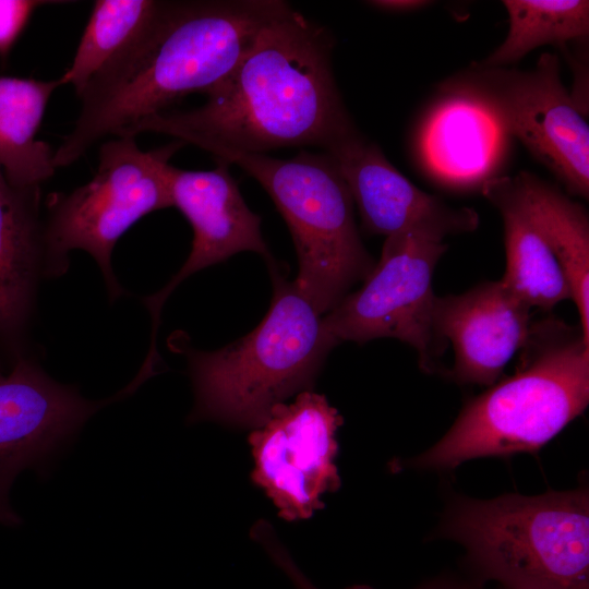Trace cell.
I'll return each instance as SVG.
<instances>
[{"mask_svg": "<svg viewBox=\"0 0 589 589\" xmlns=\"http://www.w3.org/2000/svg\"><path fill=\"white\" fill-rule=\"evenodd\" d=\"M332 50L329 32L290 7L262 27L203 105L152 115L120 136L161 133L208 153L325 149L354 127L334 79Z\"/></svg>", "mask_w": 589, "mask_h": 589, "instance_id": "obj_1", "label": "cell"}, {"mask_svg": "<svg viewBox=\"0 0 589 589\" xmlns=\"http://www.w3.org/2000/svg\"><path fill=\"white\" fill-rule=\"evenodd\" d=\"M290 7L280 0L169 1L149 34L79 96L81 110L55 151L56 167L72 165L97 142L120 136L189 94H205L235 70L262 27Z\"/></svg>", "mask_w": 589, "mask_h": 589, "instance_id": "obj_2", "label": "cell"}, {"mask_svg": "<svg viewBox=\"0 0 589 589\" xmlns=\"http://www.w3.org/2000/svg\"><path fill=\"white\" fill-rule=\"evenodd\" d=\"M516 372L470 400L446 434L412 459L450 470L480 457L541 448L589 402V340L563 320L533 321Z\"/></svg>", "mask_w": 589, "mask_h": 589, "instance_id": "obj_3", "label": "cell"}, {"mask_svg": "<svg viewBox=\"0 0 589 589\" xmlns=\"http://www.w3.org/2000/svg\"><path fill=\"white\" fill-rule=\"evenodd\" d=\"M271 306L245 336L215 351H191L193 420L259 426L273 407L309 390L335 347L323 316L296 284L269 266Z\"/></svg>", "mask_w": 589, "mask_h": 589, "instance_id": "obj_4", "label": "cell"}, {"mask_svg": "<svg viewBox=\"0 0 589 589\" xmlns=\"http://www.w3.org/2000/svg\"><path fill=\"white\" fill-rule=\"evenodd\" d=\"M441 533L461 543L474 569L507 589H589L586 489L458 498Z\"/></svg>", "mask_w": 589, "mask_h": 589, "instance_id": "obj_5", "label": "cell"}, {"mask_svg": "<svg viewBox=\"0 0 589 589\" xmlns=\"http://www.w3.org/2000/svg\"><path fill=\"white\" fill-rule=\"evenodd\" d=\"M209 153L240 167L269 194L298 256L293 283L321 315L370 275L375 262L362 243L353 200L329 155L302 151L280 159L231 148Z\"/></svg>", "mask_w": 589, "mask_h": 589, "instance_id": "obj_6", "label": "cell"}, {"mask_svg": "<svg viewBox=\"0 0 589 589\" xmlns=\"http://www.w3.org/2000/svg\"><path fill=\"white\" fill-rule=\"evenodd\" d=\"M182 145L176 140L144 152L135 136L105 141L92 180L67 194L52 193L47 200L44 273L64 274L69 252L84 250L100 267L111 299L118 298L123 290L112 272V250L139 219L172 206L166 168Z\"/></svg>", "mask_w": 589, "mask_h": 589, "instance_id": "obj_7", "label": "cell"}, {"mask_svg": "<svg viewBox=\"0 0 589 589\" xmlns=\"http://www.w3.org/2000/svg\"><path fill=\"white\" fill-rule=\"evenodd\" d=\"M500 133L514 136L575 196H589V125L563 84L560 61L545 52L532 70L473 64L448 84Z\"/></svg>", "mask_w": 589, "mask_h": 589, "instance_id": "obj_8", "label": "cell"}, {"mask_svg": "<svg viewBox=\"0 0 589 589\" xmlns=\"http://www.w3.org/2000/svg\"><path fill=\"white\" fill-rule=\"evenodd\" d=\"M446 250L443 240L418 231L386 237L363 285L323 315L334 345L395 338L414 348L424 372L436 371L448 344L436 332L432 279Z\"/></svg>", "mask_w": 589, "mask_h": 589, "instance_id": "obj_9", "label": "cell"}, {"mask_svg": "<svg viewBox=\"0 0 589 589\" xmlns=\"http://www.w3.org/2000/svg\"><path fill=\"white\" fill-rule=\"evenodd\" d=\"M342 423L323 395L310 390L273 407L249 436L252 479L286 520L309 518L339 488L336 432Z\"/></svg>", "mask_w": 589, "mask_h": 589, "instance_id": "obj_10", "label": "cell"}, {"mask_svg": "<svg viewBox=\"0 0 589 589\" xmlns=\"http://www.w3.org/2000/svg\"><path fill=\"white\" fill-rule=\"evenodd\" d=\"M140 385L133 380L109 399L93 401L52 380L27 357L17 354L9 371L0 369V525L22 521L9 501L16 477L41 469L92 414Z\"/></svg>", "mask_w": 589, "mask_h": 589, "instance_id": "obj_11", "label": "cell"}, {"mask_svg": "<svg viewBox=\"0 0 589 589\" xmlns=\"http://www.w3.org/2000/svg\"><path fill=\"white\" fill-rule=\"evenodd\" d=\"M329 155L358 206L369 233L389 237L405 231L444 240L474 231L479 214L470 207H454L406 178L382 149L351 128L333 141Z\"/></svg>", "mask_w": 589, "mask_h": 589, "instance_id": "obj_12", "label": "cell"}, {"mask_svg": "<svg viewBox=\"0 0 589 589\" xmlns=\"http://www.w3.org/2000/svg\"><path fill=\"white\" fill-rule=\"evenodd\" d=\"M172 206L192 226L191 252L179 272L156 293L144 299L153 321L148 357H158L156 332L160 310L171 292L189 276L230 256L252 251L274 264L261 231V217L244 202L229 172V164L218 160L209 170H185L168 164L166 168Z\"/></svg>", "mask_w": 589, "mask_h": 589, "instance_id": "obj_13", "label": "cell"}, {"mask_svg": "<svg viewBox=\"0 0 589 589\" xmlns=\"http://www.w3.org/2000/svg\"><path fill=\"white\" fill-rule=\"evenodd\" d=\"M434 323L454 350L452 377L460 384L491 386L526 345L533 320L531 308L500 279L436 297Z\"/></svg>", "mask_w": 589, "mask_h": 589, "instance_id": "obj_14", "label": "cell"}, {"mask_svg": "<svg viewBox=\"0 0 589 589\" xmlns=\"http://www.w3.org/2000/svg\"><path fill=\"white\" fill-rule=\"evenodd\" d=\"M483 196L501 214L506 255L503 285L529 308L551 310L572 300L563 267L534 217L515 176L491 177Z\"/></svg>", "mask_w": 589, "mask_h": 589, "instance_id": "obj_15", "label": "cell"}, {"mask_svg": "<svg viewBox=\"0 0 589 589\" xmlns=\"http://www.w3.org/2000/svg\"><path fill=\"white\" fill-rule=\"evenodd\" d=\"M39 205L40 188H16L0 169V344L15 353L44 261Z\"/></svg>", "mask_w": 589, "mask_h": 589, "instance_id": "obj_16", "label": "cell"}, {"mask_svg": "<svg viewBox=\"0 0 589 589\" xmlns=\"http://www.w3.org/2000/svg\"><path fill=\"white\" fill-rule=\"evenodd\" d=\"M59 86V79L0 76V169L16 188H40L57 169L55 152L36 134Z\"/></svg>", "mask_w": 589, "mask_h": 589, "instance_id": "obj_17", "label": "cell"}, {"mask_svg": "<svg viewBox=\"0 0 589 589\" xmlns=\"http://www.w3.org/2000/svg\"><path fill=\"white\" fill-rule=\"evenodd\" d=\"M516 178L560 261L572 290L579 327L589 340V217L586 208L554 184L529 171Z\"/></svg>", "mask_w": 589, "mask_h": 589, "instance_id": "obj_18", "label": "cell"}, {"mask_svg": "<svg viewBox=\"0 0 589 589\" xmlns=\"http://www.w3.org/2000/svg\"><path fill=\"white\" fill-rule=\"evenodd\" d=\"M169 1L97 0L72 63L59 77L77 97L108 64L140 43L156 26Z\"/></svg>", "mask_w": 589, "mask_h": 589, "instance_id": "obj_19", "label": "cell"}, {"mask_svg": "<svg viewBox=\"0 0 589 589\" xmlns=\"http://www.w3.org/2000/svg\"><path fill=\"white\" fill-rule=\"evenodd\" d=\"M509 29L503 43L484 60L483 68H504L531 50L586 39L589 34L587 0H504Z\"/></svg>", "mask_w": 589, "mask_h": 589, "instance_id": "obj_20", "label": "cell"}, {"mask_svg": "<svg viewBox=\"0 0 589 589\" xmlns=\"http://www.w3.org/2000/svg\"><path fill=\"white\" fill-rule=\"evenodd\" d=\"M56 1L0 0V59L4 61L35 10Z\"/></svg>", "mask_w": 589, "mask_h": 589, "instance_id": "obj_21", "label": "cell"}, {"mask_svg": "<svg viewBox=\"0 0 589 589\" xmlns=\"http://www.w3.org/2000/svg\"><path fill=\"white\" fill-rule=\"evenodd\" d=\"M253 533L257 540H261L272 560L288 576L297 589H317L299 569L287 551L275 540L273 532L268 530L266 525L259 524Z\"/></svg>", "mask_w": 589, "mask_h": 589, "instance_id": "obj_22", "label": "cell"}, {"mask_svg": "<svg viewBox=\"0 0 589 589\" xmlns=\"http://www.w3.org/2000/svg\"><path fill=\"white\" fill-rule=\"evenodd\" d=\"M366 3L388 12H409L425 8L433 2L425 0H374Z\"/></svg>", "mask_w": 589, "mask_h": 589, "instance_id": "obj_23", "label": "cell"}, {"mask_svg": "<svg viewBox=\"0 0 589 589\" xmlns=\"http://www.w3.org/2000/svg\"><path fill=\"white\" fill-rule=\"evenodd\" d=\"M348 589H373L372 587L370 586H366V585H356V586H352ZM418 589H478V588H473L469 585H464V584H458V582H454V581H434V582H431L429 585H425V586H422Z\"/></svg>", "mask_w": 589, "mask_h": 589, "instance_id": "obj_24", "label": "cell"}]
</instances>
